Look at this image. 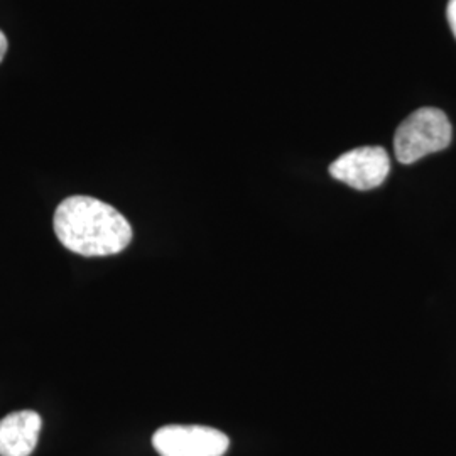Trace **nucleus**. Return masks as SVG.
<instances>
[{
    "instance_id": "obj_1",
    "label": "nucleus",
    "mask_w": 456,
    "mask_h": 456,
    "mask_svg": "<svg viewBox=\"0 0 456 456\" xmlns=\"http://www.w3.org/2000/svg\"><path fill=\"white\" fill-rule=\"evenodd\" d=\"M53 227L61 245L83 257L120 254L134 237L131 224L122 213L92 196L63 200L54 212Z\"/></svg>"
},
{
    "instance_id": "obj_2",
    "label": "nucleus",
    "mask_w": 456,
    "mask_h": 456,
    "mask_svg": "<svg viewBox=\"0 0 456 456\" xmlns=\"http://www.w3.org/2000/svg\"><path fill=\"white\" fill-rule=\"evenodd\" d=\"M453 129L446 114L435 107H423L404 118L394 135L397 161L412 164L452 144Z\"/></svg>"
},
{
    "instance_id": "obj_3",
    "label": "nucleus",
    "mask_w": 456,
    "mask_h": 456,
    "mask_svg": "<svg viewBox=\"0 0 456 456\" xmlns=\"http://www.w3.org/2000/svg\"><path fill=\"white\" fill-rule=\"evenodd\" d=\"M152 446L161 456H224L230 440L208 426L171 424L154 433Z\"/></svg>"
},
{
    "instance_id": "obj_4",
    "label": "nucleus",
    "mask_w": 456,
    "mask_h": 456,
    "mask_svg": "<svg viewBox=\"0 0 456 456\" xmlns=\"http://www.w3.org/2000/svg\"><path fill=\"white\" fill-rule=\"evenodd\" d=\"M391 171V159L384 147L365 146L352 149L335 159L330 175L345 184L367 191L380 186Z\"/></svg>"
},
{
    "instance_id": "obj_5",
    "label": "nucleus",
    "mask_w": 456,
    "mask_h": 456,
    "mask_svg": "<svg viewBox=\"0 0 456 456\" xmlns=\"http://www.w3.org/2000/svg\"><path fill=\"white\" fill-rule=\"evenodd\" d=\"M41 428V416L31 409L7 414L0 419V456L33 455Z\"/></svg>"
},
{
    "instance_id": "obj_6",
    "label": "nucleus",
    "mask_w": 456,
    "mask_h": 456,
    "mask_svg": "<svg viewBox=\"0 0 456 456\" xmlns=\"http://www.w3.org/2000/svg\"><path fill=\"white\" fill-rule=\"evenodd\" d=\"M446 17H448V24L452 28V33L456 37V0H450L448 7H446Z\"/></svg>"
},
{
    "instance_id": "obj_7",
    "label": "nucleus",
    "mask_w": 456,
    "mask_h": 456,
    "mask_svg": "<svg viewBox=\"0 0 456 456\" xmlns=\"http://www.w3.org/2000/svg\"><path fill=\"white\" fill-rule=\"evenodd\" d=\"M7 37H5V34L0 31V63H2V60H4V56H5V53H7Z\"/></svg>"
}]
</instances>
